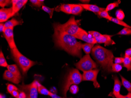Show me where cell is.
<instances>
[{
	"mask_svg": "<svg viewBox=\"0 0 131 98\" xmlns=\"http://www.w3.org/2000/svg\"><path fill=\"white\" fill-rule=\"evenodd\" d=\"M56 10L61 11L66 14H71V4H63L57 8Z\"/></svg>",
	"mask_w": 131,
	"mask_h": 98,
	"instance_id": "21",
	"label": "cell"
},
{
	"mask_svg": "<svg viewBox=\"0 0 131 98\" xmlns=\"http://www.w3.org/2000/svg\"><path fill=\"white\" fill-rule=\"evenodd\" d=\"M123 64L124 67L127 68L128 71H131V59L130 57H124Z\"/></svg>",
	"mask_w": 131,
	"mask_h": 98,
	"instance_id": "25",
	"label": "cell"
},
{
	"mask_svg": "<svg viewBox=\"0 0 131 98\" xmlns=\"http://www.w3.org/2000/svg\"><path fill=\"white\" fill-rule=\"evenodd\" d=\"M82 81V75L78 70L76 69L71 70L66 79L62 88V93L64 96L67 97V93L72 85L79 84Z\"/></svg>",
	"mask_w": 131,
	"mask_h": 98,
	"instance_id": "5",
	"label": "cell"
},
{
	"mask_svg": "<svg viewBox=\"0 0 131 98\" xmlns=\"http://www.w3.org/2000/svg\"><path fill=\"white\" fill-rule=\"evenodd\" d=\"M127 95L128 96L129 98H131V92H129L127 94Z\"/></svg>",
	"mask_w": 131,
	"mask_h": 98,
	"instance_id": "44",
	"label": "cell"
},
{
	"mask_svg": "<svg viewBox=\"0 0 131 98\" xmlns=\"http://www.w3.org/2000/svg\"><path fill=\"white\" fill-rule=\"evenodd\" d=\"M12 8H3L0 9V22L3 23L8 20L9 18L13 17Z\"/></svg>",
	"mask_w": 131,
	"mask_h": 98,
	"instance_id": "11",
	"label": "cell"
},
{
	"mask_svg": "<svg viewBox=\"0 0 131 98\" xmlns=\"http://www.w3.org/2000/svg\"><path fill=\"white\" fill-rule=\"evenodd\" d=\"M19 95V96L16 98H26V96L25 93L22 91H20Z\"/></svg>",
	"mask_w": 131,
	"mask_h": 98,
	"instance_id": "40",
	"label": "cell"
},
{
	"mask_svg": "<svg viewBox=\"0 0 131 98\" xmlns=\"http://www.w3.org/2000/svg\"><path fill=\"white\" fill-rule=\"evenodd\" d=\"M37 82L35 80L29 84L19 85L20 91H23L25 93L26 98H38Z\"/></svg>",
	"mask_w": 131,
	"mask_h": 98,
	"instance_id": "7",
	"label": "cell"
},
{
	"mask_svg": "<svg viewBox=\"0 0 131 98\" xmlns=\"http://www.w3.org/2000/svg\"><path fill=\"white\" fill-rule=\"evenodd\" d=\"M0 98H4V97L3 95H2V94H1V95H0Z\"/></svg>",
	"mask_w": 131,
	"mask_h": 98,
	"instance_id": "45",
	"label": "cell"
},
{
	"mask_svg": "<svg viewBox=\"0 0 131 98\" xmlns=\"http://www.w3.org/2000/svg\"><path fill=\"white\" fill-rule=\"evenodd\" d=\"M130 59H131V57H130Z\"/></svg>",
	"mask_w": 131,
	"mask_h": 98,
	"instance_id": "46",
	"label": "cell"
},
{
	"mask_svg": "<svg viewBox=\"0 0 131 98\" xmlns=\"http://www.w3.org/2000/svg\"><path fill=\"white\" fill-rule=\"evenodd\" d=\"M88 33H89V34L92 35V37H93L95 39L100 38L101 36L102 35V34H101L100 33L97 32V31H89Z\"/></svg>",
	"mask_w": 131,
	"mask_h": 98,
	"instance_id": "35",
	"label": "cell"
},
{
	"mask_svg": "<svg viewBox=\"0 0 131 98\" xmlns=\"http://www.w3.org/2000/svg\"><path fill=\"white\" fill-rule=\"evenodd\" d=\"M117 35H131V28L124 27L120 31L117 33Z\"/></svg>",
	"mask_w": 131,
	"mask_h": 98,
	"instance_id": "31",
	"label": "cell"
},
{
	"mask_svg": "<svg viewBox=\"0 0 131 98\" xmlns=\"http://www.w3.org/2000/svg\"><path fill=\"white\" fill-rule=\"evenodd\" d=\"M37 88L38 93L41 95L50 96L52 93L38 81L37 82Z\"/></svg>",
	"mask_w": 131,
	"mask_h": 98,
	"instance_id": "20",
	"label": "cell"
},
{
	"mask_svg": "<svg viewBox=\"0 0 131 98\" xmlns=\"http://www.w3.org/2000/svg\"><path fill=\"white\" fill-rule=\"evenodd\" d=\"M50 96H51L52 98H64L61 97L60 96H59L57 95L56 94H54V93H51Z\"/></svg>",
	"mask_w": 131,
	"mask_h": 98,
	"instance_id": "42",
	"label": "cell"
},
{
	"mask_svg": "<svg viewBox=\"0 0 131 98\" xmlns=\"http://www.w3.org/2000/svg\"><path fill=\"white\" fill-rule=\"evenodd\" d=\"M3 78L5 80L11 82L15 84H19L20 82V80L18 78L8 70H5L4 71L3 75Z\"/></svg>",
	"mask_w": 131,
	"mask_h": 98,
	"instance_id": "14",
	"label": "cell"
},
{
	"mask_svg": "<svg viewBox=\"0 0 131 98\" xmlns=\"http://www.w3.org/2000/svg\"><path fill=\"white\" fill-rule=\"evenodd\" d=\"M42 9L43 11H45L49 14L50 18L51 19L52 16H53V12H54V8H49V7H47V6H46L43 5L42 6Z\"/></svg>",
	"mask_w": 131,
	"mask_h": 98,
	"instance_id": "28",
	"label": "cell"
},
{
	"mask_svg": "<svg viewBox=\"0 0 131 98\" xmlns=\"http://www.w3.org/2000/svg\"><path fill=\"white\" fill-rule=\"evenodd\" d=\"M115 97L116 98H129L127 95H121V94L115 96Z\"/></svg>",
	"mask_w": 131,
	"mask_h": 98,
	"instance_id": "43",
	"label": "cell"
},
{
	"mask_svg": "<svg viewBox=\"0 0 131 98\" xmlns=\"http://www.w3.org/2000/svg\"><path fill=\"white\" fill-rule=\"evenodd\" d=\"M93 46L94 44L86 43L84 44H82L81 45V49H83V51L86 54H89L92 51Z\"/></svg>",
	"mask_w": 131,
	"mask_h": 98,
	"instance_id": "22",
	"label": "cell"
},
{
	"mask_svg": "<svg viewBox=\"0 0 131 98\" xmlns=\"http://www.w3.org/2000/svg\"><path fill=\"white\" fill-rule=\"evenodd\" d=\"M112 35H102L100 38L96 39L97 43L101 44L104 43L105 46H109L115 44L114 40L111 39Z\"/></svg>",
	"mask_w": 131,
	"mask_h": 98,
	"instance_id": "13",
	"label": "cell"
},
{
	"mask_svg": "<svg viewBox=\"0 0 131 98\" xmlns=\"http://www.w3.org/2000/svg\"><path fill=\"white\" fill-rule=\"evenodd\" d=\"M120 77L122 80V84L129 92H131V83L121 75H120Z\"/></svg>",
	"mask_w": 131,
	"mask_h": 98,
	"instance_id": "23",
	"label": "cell"
},
{
	"mask_svg": "<svg viewBox=\"0 0 131 98\" xmlns=\"http://www.w3.org/2000/svg\"><path fill=\"white\" fill-rule=\"evenodd\" d=\"M120 3V1H118L117 2L110 4L107 6L106 8L105 9V11L108 12V11H111L112 9H114L115 7H118L119 6V4Z\"/></svg>",
	"mask_w": 131,
	"mask_h": 98,
	"instance_id": "27",
	"label": "cell"
},
{
	"mask_svg": "<svg viewBox=\"0 0 131 98\" xmlns=\"http://www.w3.org/2000/svg\"><path fill=\"white\" fill-rule=\"evenodd\" d=\"M92 54L104 70L109 73L112 72V66L114 56L111 50L97 45L93 48Z\"/></svg>",
	"mask_w": 131,
	"mask_h": 98,
	"instance_id": "2",
	"label": "cell"
},
{
	"mask_svg": "<svg viewBox=\"0 0 131 98\" xmlns=\"http://www.w3.org/2000/svg\"><path fill=\"white\" fill-rule=\"evenodd\" d=\"M115 15L117 17V19L120 20H123L125 17V15L124 12L123 10L120 9L117 10L115 12Z\"/></svg>",
	"mask_w": 131,
	"mask_h": 98,
	"instance_id": "32",
	"label": "cell"
},
{
	"mask_svg": "<svg viewBox=\"0 0 131 98\" xmlns=\"http://www.w3.org/2000/svg\"><path fill=\"white\" fill-rule=\"evenodd\" d=\"M7 89L8 92L10 94H11L12 92L14 91V90H19L16 86L12 84H8L7 85Z\"/></svg>",
	"mask_w": 131,
	"mask_h": 98,
	"instance_id": "34",
	"label": "cell"
},
{
	"mask_svg": "<svg viewBox=\"0 0 131 98\" xmlns=\"http://www.w3.org/2000/svg\"><path fill=\"white\" fill-rule=\"evenodd\" d=\"M44 1H45L42 0H30V2L33 6H35V7L40 8L41 6H43Z\"/></svg>",
	"mask_w": 131,
	"mask_h": 98,
	"instance_id": "29",
	"label": "cell"
},
{
	"mask_svg": "<svg viewBox=\"0 0 131 98\" xmlns=\"http://www.w3.org/2000/svg\"><path fill=\"white\" fill-rule=\"evenodd\" d=\"M71 14L74 15H78L83 11V7L80 4H71Z\"/></svg>",
	"mask_w": 131,
	"mask_h": 98,
	"instance_id": "19",
	"label": "cell"
},
{
	"mask_svg": "<svg viewBox=\"0 0 131 98\" xmlns=\"http://www.w3.org/2000/svg\"><path fill=\"white\" fill-rule=\"evenodd\" d=\"M8 65L7 61L4 56L3 53L1 50L0 52V66L2 67H7Z\"/></svg>",
	"mask_w": 131,
	"mask_h": 98,
	"instance_id": "26",
	"label": "cell"
},
{
	"mask_svg": "<svg viewBox=\"0 0 131 98\" xmlns=\"http://www.w3.org/2000/svg\"><path fill=\"white\" fill-rule=\"evenodd\" d=\"M77 69L84 72L92 70L97 67V64L92 59L89 54L81 58L78 62L75 64Z\"/></svg>",
	"mask_w": 131,
	"mask_h": 98,
	"instance_id": "6",
	"label": "cell"
},
{
	"mask_svg": "<svg viewBox=\"0 0 131 98\" xmlns=\"http://www.w3.org/2000/svg\"><path fill=\"white\" fill-rule=\"evenodd\" d=\"M5 30V28H4V24L3 23H1L0 24V31L1 32H3Z\"/></svg>",
	"mask_w": 131,
	"mask_h": 98,
	"instance_id": "41",
	"label": "cell"
},
{
	"mask_svg": "<svg viewBox=\"0 0 131 98\" xmlns=\"http://www.w3.org/2000/svg\"><path fill=\"white\" fill-rule=\"evenodd\" d=\"M11 51L13 59L19 66L23 75L27 74L29 69L36 64V62L30 60L22 54L17 48L12 49Z\"/></svg>",
	"mask_w": 131,
	"mask_h": 98,
	"instance_id": "3",
	"label": "cell"
},
{
	"mask_svg": "<svg viewBox=\"0 0 131 98\" xmlns=\"http://www.w3.org/2000/svg\"><path fill=\"white\" fill-rule=\"evenodd\" d=\"M7 68L8 70L12 73L17 78L21 81L22 79V76L20 71L16 64L8 65Z\"/></svg>",
	"mask_w": 131,
	"mask_h": 98,
	"instance_id": "17",
	"label": "cell"
},
{
	"mask_svg": "<svg viewBox=\"0 0 131 98\" xmlns=\"http://www.w3.org/2000/svg\"><path fill=\"white\" fill-rule=\"evenodd\" d=\"M12 3V1L8 0H1L0 1V6L1 7L4 8L6 6H8L10 4Z\"/></svg>",
	"mask_w": 131,
	"mask_h": 98,
	"instance_id": "36",
	"label": "cell"
},
{
	"mask_svg": "<svg viewBox=\"0 0 131 98\" xmlns=\"http://www.w3.org/2000/svg\"><path fill=\"white\" fill-rule=\"evenodd\" d=\"M14 28H9L6 29L4 31L3 35L4 37L7 40L9 46L10 47L11 50L17 48L14 35Z\"/></svg>",
	"mask_w": 131,
	"mask_h": 98,
	"instance_id": "10",
	"label": "cell"
},
{
	"mask_svg": "<svg viewBox=\"0 0 131 98\" xmlns=\"http://www.w3.org/2000/svg\"><path fill=\"white\" fill-rule=\"evenodd\" d=\"M53 37L57 47L64 50L71 56L81 58L82 43L77 41L74 36L54 29Z\"/></svg>",
	"mask_w": 131,
	"mask_h": 98,
	"instance_id": "1",
	"label": "cell"
},
{
	"mask_svg": "<svg viewBox=\"0 0 131 98\" xmlns=\"http://www.w3.org/2000/svg\"><path fill=\"white\" fill-rule=\"evenodd\" d=\"M131 57V48L128 49L126 51L125 53V57Z\"/></svg>",
	"mask_w": 131,
	"mask_h": 98,
	"instance_id": "39",
	"label": "cell"
},
{
	"mask_svg": "<svg viewBox=\"0 0 131 98\" xmlns=\"http://www.w3.org/2000/svg\"><path fill=\"white\" fill-rule=\"evenodd\" d=\"M74 37L76 39H79L84 42H86L88 43L94 45L97 43L96 40L93 37L92 35L90 34L89 35L86 31L81 28L79 32L74 36Z\"/></svg>",
	"mask_w": 131,
	"mask_h": 98,
	"instance_id": "9",
	"label": "cell"
},
{
	"mask_svg": "<svg viewBox=\"0 0 131 98\" xmlns=\"http://www.w3.org/2000/svg\"><path fill=\"white\" fill-rule=\"evenodd\" d=\"M83 8L88 11H91L95 14H97L101 11L105 10L104 8H100L96 5L93 4H80Z\"/></svg>",
	"mask_w": 131,
	"mask_h": 98,
	"instance_id": "15",
	"label": "cell"
},
{
	"mask_svg": "<svg viewBox=\"0 0 131 98\" xmlns=\"http://www.w3.org/2000/svg\"><path fill=\"white\" fill-rule=\"evenodd\" d=\"M112 72H118L120 71L123 69L122 66L119 64H113L112 66Z\"/></svg>",
	"mask_w": 131,
	"mask_h": 98,
	"instance_id": "33",
	"label": "cell"
},
{
	"mask_svg": "<svg viewBox=\"0 0 131 98\" xmlns=\"http://www.w3.org/2000/svg\"><path fill=\"white\" fill-rule=\"evenodd\" d=\"M97 15L101 17L105 18V19L108 20L110 19V18L111 17V16L109 15L108 12L105 11V10L99 12L97 14Z\"/></svg>",
	"mask_w": 131,
	"mask_h": 98,
	"instance_id": "30",
	"label": "cell"
},
{
	"mask_svg": "<svg viewBox=\"0 0 131 98\" xmlns=\"http://www.w3.org/2000/svg\"><path fill=\"white\" fill-rule=\"evenodd\" d=\"M110 21H112L114 22L117 24H119L120 25L123 26L125 27H127V28H131V26L128 25L125 22H123V20H120L118 19L117 18H115L112 17H111L110 18V19L109 20Z\"/></svg>",
	"mask_w": 131,
	"mask_h": 98,
	"instance_id": "24",
	"label": "cell"
},
{
	"mask_svg": "<svg viewBox=\"0 0 131 98\" xmlns=\"http://www.w3.org/2000/svg\"><path fill=\"white\" fill-rule=\"evenodd\" d=\"M22 24V22L19 20H17L14 18L9 20L4 24V28L5 29L9 28H14L16 26Z\"/></svg>",
	"mask_w": 131,
	"mask_h": 98,
	"instance_id": "18",
	"label": "cell"
},
{
	"mask_svg": "<svg viewBox=\"0 0 131 98\" xmlns=\"http://www.w3.org/2000/svg\"><path fill=\"white\" fill-rule=\"evenodd\" d=\"M99 71V69H95L83 72L82 81H91L93 82L95 88H99L100 85L97 81V76Z\"/></svg>",
	"mask_w": 131,
	"mask_h": 98,
	"instance_id": "8",
	"label": "cell"
},
{
	"mask_svg": "<svg viewBox=\"0 0 131 98\" xmlns=\"http://www.w3.org/2000/svg\"><path fill=\"white\" fill-rule=\"evenodd\" d=\"M113 78L114 81V85L113 94H114L115 97L120 94V92L122 83L117 76H115Z\"/></svg>",
	"mask_w": 131,
	"mask_h": 98,
	"instance_id": "16",
	"label": "cell"
},
{
	"mask_svg": "<svg viewBox=\"0 0 131 98\" xmlns=\"http://www.w3.org/2000/svg\"><path fill=\"white\" fill-rule=\"evenodd\" d=\"M124 58L123 57H115V63L117 64H120L123 63Z\"/></svg>",
	"mask_w": 131,
	"mask_h": 98,
	"instance_id": "37",
	"label": "cell"
},
{
	"mask_svg": "<svg viewBox=\"0 0 131 98\" xmlns=\"http://www.w3.org/2000/svg\"><path fill=\"white\" fill-rule=\"evenodd\" d=\"M78 22V20H75L74 16H72L64 24L54 23L53 24V27L54 29L59 30L74 37L80 29Z\"/></svg>",
	"mask_w": 131,
	"mask_h": 98,
	"instance_id": "4",
	"label": "cell"
},
{
	"mask_svg": "<svg viewBox=\"0 0 131 98\" xmlns=\"http://www.w3.org/2000/svg\"><path fill=\"white\" fill-rule=\"evenodd\" d=\"M19 93L20 92L18 91V90H14V91H12L11 94L12 96H14L15 98H16L19 96Z\"/></svg>",
	"mask_w": 131,
	"mask_h": 98,
	"instance_id": "38",
	"label": "cell"
},
{
	"mask_svg": "<svg viewBox=\"0 0 131 98\" xmlns=\"http://www.w3.org/2000/svg\"><path fill=\"white\" fill-rule=\"evenodd\" d=\"M28 2L27 0H12V8L13 9V16L17 13Z\"/></svg>",
	"mask_w": 131,
	"mask_h": 98,
	"instance_id": "12",
	"label": "cell"
}]
</instances>
